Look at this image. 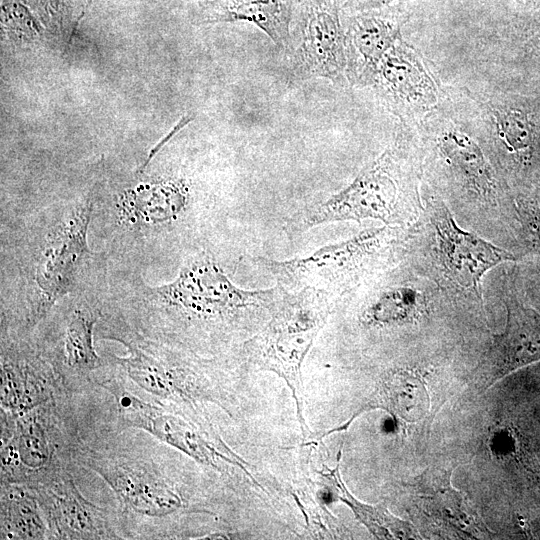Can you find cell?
Listing matches in <instances>:
<instances>
[{"label": "cell", "instance_id": "9c48e42d", "mask_svg": "<svg viewBox=\"0 0 540 540\" xmlns=\"http://www.w3.org/2000/svg\"><path fill=\"white\" fill-rule=\"evenodd\" d=\"M1 483L33 486L74 467L72 394L27 411L1 410Z\"/></svg>", "mask_w": 540, "mask_h": 540}, {"label": "cell", "instance_id": "7a4b0ae2", "mask_svg": "<svg viewBox=\"0 0 540 540\" xmlns=\"http://www.w3.org/2000/svg\"><path fill=\"white\" fill-rule=\"evenodd\" d=\"M423 208L420 151L414 129L405 125L393 141L342 190L292 214L289 237L332 222L372 219L409 228Z\"/></svg>", "mask_w": 540, "mask_h": 540}, {"label": "cell", "instance_id": "4fadbf2b", "mask_svg": "<svg viewBox=\"0 0 540 540\" xmlns=\"http://www.w3.org/2000/svg\"><path fill=\"white\" fill-rule=\"evenodd\" d=\"M287 52L292 73L299 80L325 78L344 84V29L330 0H303Z\"/></svg>", "mask_w": 540, "mask_h": 540}, {"label": "cell", "instance_id": "2e32d148", "mask_svg": "<svg viewBox=\"0 0 540 540\" xmlns=\"http://www.w3.org/2000/svg\"><path fill=\"white\" fill-rule=\"evenodd\" d=\"M76 467L27 486L41 506L50 539H124L117 513L109 512L82 495L74 480Z\"/></svg>", "mask_w": 540, "mask_h": 540}, {"label": "cell", "instance_id": "cb8c5ba5", "mask_svg": "<svg viewBox=\"0 0 540 540\" xmlns=\"http://www.w3.org/2000/svg\"><path fill=\"white\" fill-rule=\"evenodd\" d=\"M1 539H50L41 506L25 485L1 483Z\"/></svg>", "mask_w": 540, "mask_h": 540}, {"label": "cell", "instance_id": "83f0119b", "mask_svg": "<svg viewBox=\"0 0 540 540\" xmlns=\"http://www.w3.org/2000/svg\"><path fill=\"white\" fill-rule=\"evenodd\" d=\"M372 1H376V0H372Z\"/></svg>", "mask_w": 540, "mask_h": 540}, {"label": "cell", "instance_id": "603a6c76", "mask_svg": "<svg viewBox=\"0 0 540 540\" xmlns=\"http://www.w3.org/2000/svg\"><path fill=\"white\" fill-rule=\"evenodd\" d=\"M421 382L419 371L414 367L391 369L381 378L375 394L362 411L380 408L405 422L417 421L425 413L427 402Z\"/></svg>", "mask_w": 540, "mask_h": 540}, {"label": "cell", "instance_id": "4316f807", "mask_svg": "<svg viewBox=\"0 0 540 540\" xmlns=\"http://www.w3.org/2000/svg\"><path fill=\"white\" fill-rule=\"evenodd\" d=\"M521 460L525 470L529 472L532 478L540 485V465L534 459L533 455L530 453H523Z\"/></svg>", "mask_w": 540, "mask_h": 540}, {"label": "cell", "instance_id": "ffe728a7", "mask_svg": "<svg viewBox=\"0 0 540 540\" xmlns=\"http://www.w3.org/2000/svg\"><path fill=\"white\" fill-rule=\"evenodd\" d=\"M299 0H203L193 11L196 24L245 21L287 51L293 10Z\"/></svg>", "mask_w": 540, "mask_h": 540}, {"label": "cell", "instance_id": "d6986e66", "mask_svg": "<svg viewBox=\"0 0 540 540\" xmlns=\"http://www.w3.org/2000/svg\"><path fill=\"white\" fill-rule=\"evenodd\" d=\"M400 38L398 20L380 15L352 18L344 29L345 75L357 87L370 86L387 51Z\"/></svg>", "mask_w": 540, "mask_h": 540}, {"label": "cell", "instance_id": "9a60e30c", "mask_svg": "<svg viewBox=\"0 0 540 540\" xmlns=\"http://www.w3.org/2000/svg\"><path fill=\"white\" fill-rule=\"evenodd\" d=\"M90 215L91 204L82 203L47 236L35 270L39 296L27 317V327L36 325L54 303L71 290L80 263L89 252Z\"/></svg>", "mask_w": 540, "mask_h": 540}, {"label": "cell", "instance_id": "e0dca14e", "mask_svg": "<svg viewBox=\"0 0 540 540\" xmlns=\"http://www.w3.org/2000/svg\"><path fill=\"white\" fill-rule=\"evenodd\" d=\"M406 487L413 516L433 533L460 539L494 535L466 497L451 485V470L430 468Z\"/></svg>", "mask_w": 540, "mask_h": 540}, {"label": "cell", "instance_id": "d4e9b609", "mask_svg": "<svg viewBox=\"0 0 540 540\" xmlns=\"http://www.w3.org/2000/svg\"><path fill=\"white\" fill-rule=\"evenodd\" d=\"M521 249L540 256V189L514 195Z\"/></svg>", "mask_w": 540, "mask_h": 540}, {"label": "cell", "instance_id": "7402d4cb", "mask_svg": "<svg viewBox=\"0 0 540 540\" xmlns=\"http://www.w3.org/2000/svg\"><path fill=\"white\" fill-rule=\"evenodd\" d=\"M341 452L334 468L324 466L318 471L319 486L327 494V501H340L350 508L355 518L377 539H420L416 527L393 515L385 505L363 503L348 490L340 473Z\"/></svg>", "mask_w": 540, "mask_h": 540}, {"label": "cell", "instance_id": "484cf974", "mask_svg": "<svg viewBox=\"0 0 540 540\" xmlns=\"http://www.w3.org/2000/svg\"><path fill=\"white\" fill-rule=\"evenodd\" d=\"M193 120V117L191 115H185L183 116L173 127V129L163 138L161 141L155 145L150 153L148 154L146 160L142 164V166L139 168L138 172L141 173L150 163V161L153 159V157L161 150V148L183 127H185L188 123H190Z\"/></svg>", "mask_w": 540, "mask_h": 540}, {"label": "cell", "instance_id": "277c9868", "mask_svg": "<svg viewBox=\"0 0 540 540\" xmlns=\"http://www.w3.org/2000/svg\"><path fill=\"white\" fill-rule=\"evenodd\" d=\"M177 330L205 339L250 337L271 317L286 290H247L236 286L217 261L202 251L183 264L177 277L154 289ZM186 336V337H187Z\"/></svg>", "mask_w": 540, "mask_h": 540}, {"label": "cell", "instance_id": "3957f363", "mask_svg": "<svg viewBox=\"0 0 540 540\" xmlns=\"http://www.w3.org/2000/svg\"><path fill=\"white\" fill-rule=\"evenodd\" d=\"M422 201L420 216L407 230L402 262L434 282L461 309L484 313V276L521 255L462 227L423 185Z\"/></svg>", "mask_w": 540, "mask_h": 540}, {"label": "cell", "instance_id": "8fae6325", "mask_svg": "<svg viewBox=\"0 0 540 540\" xmlns=\"http://www.w3.org/2000/svg\"><path fill=\"white\" fill-rule=\"evenodd\" d=\"M341 303L360 329L395 334L425 329L443 314L461 309L434 282L402 261Z\"/></svg>", "mask_w": 540, "mask_h": 540}, {"label": "cell", "instance_id": "7c38bea8", "mask_svg": "<svg viewBox=\"0 0 540 540\" xmlns=\"http://www.w3.org/2000/svg\"><path fill=\"white\" fill-rule=\"evenodd\" d=\"M516 267L505 272L501 299L506 322L493 334L469 374V384L484 392L509 374L540 361V313L526 305L519 294Z\"/></svg>", "mask_w": 540, "mask_h": 540}, {"label": "cell", "instance_id": "5bb4252c", "mask_svg": "<svg viewBox=\"0 0 540 540\" xmlns=\"http://www.w3.org/2000/svg\"><path fill=\"white\" fill-rule=\"evenodd\" d=\"M370 86L383 106L408 127L439 104L443 89L423 58L401 37L384 55Z\"/></svg>", "mask_w": 540, "mask_h": 540}, {"label": "cell", "instance_id": "30bf717a", "mask_svg": "<svg viewBox=\"0 0 540 540\" xmlns=\"http://www.w3.org/2000/svg\"><path fill=\"white\" fill-rule=\"evenodd\" d=\"M95 383L113 400L117 428L146 431L199 464L218 472L238 467L251 478L246 462L223 441L202 410L144 401L128 389L121 374Z\"/></svg>", "mask_w": 540, "mask_h": 540}, {"label": "cell", "instance_id": "ba28073f", "mask_svg": "<svg viewBox=\"0 0 540 540\" xmlns=\"http://www.w3.org/2000/svg\"><path fill=\"white\" fill-rule=\"evenodd\" d=\"M334 306L328 295L313 288L286 291L267 322L240 346L245 363L257 370L273 372L285 381L305 438L310 431L303 413L301 368Z\"/></svg>", "mask_w": 540, "mask_h": 540}, {"label": "cell", "instance_id": "5b68a950", "mask_svg": "<svg viewBox=\"0 0 540 540\" xmlns=\"http://www.w3.org/2000/svg\"><path fill=\"white\" fill-rule=\"evenodd\" d=\"M407 230L388 225L371 227L305 257H256L254 262L284 290L313 288L337 304L403 260Z\"/></svg>", "mask_w": 540, "mask_h": 540}, {"label": "cell", "instance_id": "52a82bcc", "mask_svg": "<svg viewBox=\"0 0 540 540\" xmlns=\"http://www.w3.org/2000/svg\"><path fill=\"white\" fill-rule=\"evenodd\" d=\"M443 94L513 196L536 188L540 161L538 136L520 107L492 87L481 92L443 88Z\"/></svg>", "mask_w": 540, "mask_h": 540}, {"label": "cell", "instance_id": "ac0fdd59", "mask_svg": "<svg viewBox=\"0 0 540 540\" xmlns=\"http://www.w3.org/2000/svg\"><path fill=\"white\" fill-rule=\"evenodd\" d=\"M70 393L46 355L28 344L1 345V410L19 413Z\"/></svg>", "mask_w": 540, "mask_h": 540}, {"label": "cell", "instance_id": "6da1fadb", "mask_svg": "<svg viewBox=\"0 0 540 540\" xmlns=\"http://www.w3.org/2000/svg\"><path fill=\"white\" fill-rule=\"evenodd\" d=\"M422 185L459 223L501 246H520L514 196L445 97L414 127ZM510 249V248H509Z\"/></svg>", "mask_w": 540, "mask_h": 540}, {"label": "cell", "instance_id": "44dd1931", "mask_svg": "<svg viewBox=\"0 0 540 540\" xmlns=\"http://www.w3.org/2000/svg\"><path fill=\"white\" fill-rule=\"evenodd\" d=\"M99 316L89 308L75 309L66 322L60 354L48 358L62 384L72 394L91 387L96 379L95 373L102 367L93 343V331Z\"/></svg>", "mask_w": 540, "mask_h": 540}, {"label": "cell", "instance_id": "8992f818", "mask_svg": "<svg viewBox=\"0 0 540 540\" xmlns=\"http://www.w3.org/2000/svg\"><path fill=\"white\" fill-rule=\"evenodd\" d=\"M108 338L123 344L128 354L112 356L118 373L154 397L155 401L202 410V403L223 406V393L211 361L190 350L152 339L127 325H112Z\"/></svg>", "mask_w": 540, "mask_h": 540}]
</instances>
